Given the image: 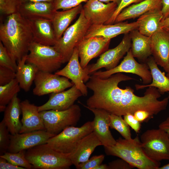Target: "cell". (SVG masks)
<instances>
[{
    "label": "cell",
    "instance_id": "obj_48",
    "mask_svg": "<svg viewBox=\"0 0 169 169\" xmlns=\"http://www.w3.org/2000/svg\"><path fill=\"white\" fill-rule=\"evenodd\" d=\"M161 26L162 29H169V16L162 20L161 23Z\"/></svg>",
    "mask_w": 169,
    "mask_h": 169
},
{
    "label": "cell",
    "instance_id": "obj_41",
    "mask_svg": "<svg viewBox=\"0 0 169 169\" xmlns=\"http://www.w3.org/2000/svg\"><path fill=\"white\" fill-rule=\"evenodd\" d=\"M16 72L8 68L0 66V85L8 84L16 78Z\"/></svg>",
    "mask_w": 169,
    "mask_h": 169
},
{
    "label": "cell",
    "instance_id": "obj_22",
    "mask_svg": "<svg viewBox=\"0 0 169 169\" xmlns=\"http://www.w3.org/2000/svg\"><path fill=\"white\" fill-rule=\"evenodd\" d=\"M102 146L100 140L94 132L81 139L69 157L75 167L89 159L98 146Z\"/></svg>",
    "mask_w": 169,
    "mask_h": 169
},
{
    "label": "cell",
    "instance_id": "obj_4",
    "mask_svg": "<svg viewBox=\"0 0 169 169\" xmlns=\"http://www.w3.org/2000/svg\"><path fill=\"white\" fill-rule=\"evenodd\" d=\"M25 157L36 169H67L73 165L69 156L55 151L47 143L26 150Z\"/></svg>",
    "mask_w": 169,
    "mask_h": 169
},
{
    "label": "cell",
    "instance_id": "obj_17",
    "mask_svg": "<svg viewBox=\"0 0 169 169\" xmlns=\"http://www.w3.org/2000/svg\"><path fill=\"white\" fill-rule=\"evenodd\" d=\"M82 96L81 92L74 84L67 90L51 93L45 103L38 106V110L41 112L50 110H67L72 107L75 101Z\"/></svg>",
    "mask_w": 169,
    "mask_h": 169
},
{
    "label": "cell",
    "instance_id": "obj_45",
    "mask_svg": "<svg viewBox=\"0 0 169 169\" xmlns=\"http://www.w3.org/2000/svg\"><path fill=\"white\" fill-rule=\"evenodd\" d=\"M0 169H25L24 168L14 165L5 159L0 157Z\"/></svg>",
    "mask_w": 169,
    "mask_h": 169
},
{
    "label": "cell",
    "instance_id": "obj_10",
    "mask_svg": "<svg viewBox=\"0 0 169 169\" xmlns=\"http://www.w3.org/2000/svg\"><path fill=\"white\" fill-rule=\"evenodd\" d=\"M134 58L130 49L119 65L110 70L96 71L92 74L103 79L117 73H131L140 77L143 84H147L151 83L152 77L148 65L146 63L138 62Z\"/></svg>",
    "mask_w": 169,
    "mask_h": 169
},
{
    "label": "cell",
    "instance_id": "obj_55",
    "mask_svg": "<svg viewBox=\"0 0 169 169\" xmlns=\"http://www.w3.org/2000/svg\"><path fill=\"white\" fill-rule=\"evenodd\" d=\"M165 30L167 32V33H168V34H169V29H165Z\"/></svg>",
    "mask_w": 169,
    "mask_h": 169
},
{
    "label": "cell",
    "instance_id": "obj_11",
    "mask_svg": "<svg viewBox=\"0 0 169 169\" xmlns=\"http://www.w3.org/2000/svg\"><path fill=\"white\" fill-rule=\"evenodd\" d=\"M131 42L128 33L125 34L119 44L115 48L108 49L100 55L94 64L88 65V72L92 74L102 68L106 70L116 67L120 60L130 49Z\"/></svg>",
    "mask_w": 169,
    "mask_h": 169
},
{
    "label": "cell",
    "instance_id": "obj_9",
    "mask_svg": "<svg viewBox=\"0 0 169 169\" xmlns=\"http://www.w3.org/2000/svg\"><path fill=\"white\" fill-rule=\"evenodd\" d=\"M142 148L152 160L160 162L169 160V136L158 128L147 130L140 136Z\"/></svg>",
    "mask_w": 169,
    "mask_h": 169
},
{
    "label": "cell",
    "instance_id": "obj_7",
    "mask_svg": "<svg viewBox=\"0 0 169 169\" xmlns=\"http://www.w3.org/2000/svg\"><path fill=\"white\" fill-rule=\"evenodd\" d=\"M28 52L26 62L34 65L39 71L52 73L63 64L62 56L54 46L33 42L29 46Z\"/></svg>",
    "mask_w": 169,
    "mask_h": 169
},
{
    "label": "cell",
    "instance_id": "obj_23",
    "mask_svg": "<svg viewBox=\"0 0 169 169\" xmlns=\"http://www.w3.org/2000/svg\"><path fill=\"white\" fill-rule=\"evenodd\" d=\"M28 21L32 32L33 42L46 45L53 46L55 45L57 39L51 19L38 18Z\"/></svg>",
    "mask_w": 169,
    "mask_h": 169
},
{
    "label": "cell",
    "instance_id": "obj_43",
    "mask_svg": "<svg viewBox=\"0 0 169 169\" xmlns=\"http://www.w3.org/2000/svg\"><path fill=\"white\" fill-rule=\"evenodd\" d=\"M108 165L109 169H131L134 168L127 162L121 158L110 162Z\"/></svg>",
    "mask_w": 169,
    "mask_h": 169
},
{
    "label": "cell",
    "instance_id": "obj_37",
    "mask_svg": "<svg viewBox=\"0 0 169 169\" xmlns=\"http://www.w3.org/2000/svg\"><path fill=\"white\" fill-rule=\"evenodd\" d=\"M89 0H54L53 5L54 11L66 10L76 7Z\"/></svg>",
    "mask_w": 169,
    "mask_h": 169
},
{
    "label": "cell",
    "instance_id": "obj_16",
    "mask_svg": "<svg viewBox=\"0 0 169 169\" xmlns=\"http://www.w3.org/2000/svg\"><path fill=\"white\" fill-rule=\"evenodd\" d=\"M118 4L105 3L98 0H89L83 7L86 18L91 25L105 24L113 14Z\"/></svg>",
    "mask_w": 169,
    "mask_h": 169
},
{
    "label": "cell",
    "instance_id": "obj_2",
    "mask_svg": "<svg viewBox=\"0 0 169 169\" xmlns=\"http://www.w3.org/2000/svg\"><path fill=\"white\" fill-rule=\"evenodd\" d=\"M0 40L17 61L27 55L33 36L28 20L18 12L8 15L0 25Z\"/></svg>",
    "mask_w": 169,
    "mask_h": 169
},
{
    "label": "cell",
    "instance_id": "obj_49",
    "mask_svg": "<svg viewBox=\"0 0 169 169\" xmlns=\"http://www.w3.org/2000/svg\"><path fill=\"white\" fill-rule=\"evenodd\" d=\"M54 0H18L19 4L26 2H53Z\"/></svg>",
    "mask_w": 169,
    "mask_h": 169
},
{
    "label": "cell",
    "instance_id": "obj_39",
    "mask_svg": "<svg viewBox=\"0 0 169 169\" xmlns=\"http://www.w3.org/2000/svg\"><path fill=\"white\" fill-rule=\"evenodd\" d=\"M105 157L103 154L93 156L86 161L79 164L76 168L77 169H95L102 164Z\"/></svg>",
    "mask_w": 169,
    "mask_h": 169
},
{
    "label": "cell",
    "instance_id": "obj_53",
    "mask_svg": "<svg viewBox=\"0 0 169 169\" xmlns=\"http://www.w3.org/2000/svg\"><path fill=\"white\" fill-rule=\"evenodd\" d=\"M164 70H165L166 72L167 73L169 72V59L167 65L166 67L165 68V69H164Z\"/></svg>",
    "mask_w": 169,
    "mask_h": 169
},
{
    "label": "cell",
    "instance_id": "obj_12",
    "mask_svg": "<svg viewBox=\"0 0 169 169\" xmlns=\"http://www.w3.org/2000/svg\"><path fill=\"white\" fill-rule=\"evenodd\" d=\"M34 82L35 86L33 93L38 96L63 91L74 85L66 77L40 71L37 73Z\"/></svg>",
    "mask_w": 169,
    "mask_h": 169
},
{
    "label": "cell",
    "instance_id": "obj_38",
    "mask_svg": "<svg viewBox=\"0 0 169 169\" xmlns=\"http://www.w3.org/2000/svg\"><path fill=\"white\" fill-rule=\"evenodd\" d=\"M19 4L18 0H0V13L8 15L15 13Z\"/></svg>",
    "mask_w": 169,
    "mask_h": 169
},
{
    "label": "cell",
    "instance_id": "obj_18",
    "mask_svg": "<svg viewBox=\"0 0 169 169\" xmlns=\"http://www.w3.org/2000/svg\"><path fill=\"white\" fill-rule=\"evenodd\" d=\"M78 102L94 114L93 132L100 140L102 146H108L114 145L116 140L113 136L110 130L109 115L110 113L104 110L91 108L79 101Z\"/></svg>",
    "mask_w": 169,
    "mask_h": 169
},
{
    "label": "cell",
    "instance_id": "obj_1",
    "mask_svg": "<svg viewBox=\"0 0 169 169\" xmlns=\"http://www.w3.org/2000/svg\"><path fill=\"white\" fill-rule=\"evenodd\" d=\"M133 79H134L121 73L103 79L91 74L86 85L93 94L87 100L86 105L121 116L128 113L133 114L139 110L148 111L153 116L166 109L169 95L159 100L161 95L155 87H148L144 95L139 96L134 94V89L130 86L125 89L118 86L122 81Z\"/></svg>",
    "mask_w": 169,
    "mask_h": 169
},
{
    "label": "cell",
    "instance_id": "obj_47",
    "mask_svg": "<svg viewBox=\"0 0 169 169\" xmlns=\"http://www.w3.org/2000/svg\"><path fill=\"white\" fill-rule=\"evenodd\" d=\"M158 127L166 132L169 136V117L161 122Z\"/></svg>",
    "mask_w": 169,
    "mask_h": 169
},
{
    "label": "cell",
    "instance_id": "obj_32",
    "mask_svg": "<svg viewBox=\"0 0 169 169\" xmlns=\"http://www.w3.org/2000/svg\"><path fill=\"white\" fill-rule=\"evenodd\" d=\"M20 86L16 78L9 83L0 85V111H4L7 105L20 91Z\"/></svg>",
    "mask_w": 169,
    "mask_h": 169
},
{
    "label": "cell",
    "instance_id": "obj_3",
    "mask_svg": "<svg viewBox=\"0 0 169 169\" xmlns=\"http://www.w3.org/2000/svg\"><path fill=\"white\" fill-rule=\"evenodd\" d=\"M111 146H104L105 154L118 157L139 169H158L160 162L148 157L144 151L138 136L127 140L119 137Z\"/></svg>",
    "mask_w": 169,
    "mask_h": 169
},
{
    "label": "cell",
    "instance_id": "obj_31",
    "mask_svg": "<svg viewBox=\"0 0 169 169\" xmlns=\"http://www.w3.org/2000/svg\"><path fill=\"white\" fill-rule=\"evenodd\" d=\"M27 55L18 61L16 78L20 87L26 92L28 91L39 71L33 64L26 62Z\"/></svg>",
    "mask_w": 169,
    "mask_h": 169
},
{
    "label": "cell",
    "instance_id": "obj_36",
    "mask_svg": "<svg viewBox=\"0 0 169 169\" xmlns=\"http://www.w3.org/2000/svg\"><path fill=\"white\" fill-rule=\"evenodd\" d=\"M2 120L0 123V155L8 151L10 142V135Z\"/></svg>",
    "mask_w": 169,
    "mask_h": 169
},
{
    "label": "cell",
    "instance_id": "obj_34",
    "mask_svg": "<svg viewBox=\"0 0 169 169\" xmlns=\"http://www.w3.org/2000/svg\"><path fill=\"white\" fill-rule=\"evenodd\" d=\"M26 150H22L16 153H11L7 151L0 157L5 159L8 162L18 166L24 168L25 169L33 168L30 164L25 157Z\"/></svg>",
    "mask_w": 169,
    "mask_h": 169
},
{
    "label": "cell",
    "instance_id": "obj_15",
    "mask_svg": "<svg viewBox=\"0 0 169 169\" xmlns=\"http://www.w3.org/2000/svg\"><path fill=\"white\" fill-rule=\"evenodd\" d=\"M54 136L45 130L36 131L14 135H10V142L8 151L16 153L26 150L38 145L46 143Z\"/></svg>",
    "mask_w": 169,
    "mask_h": 169
},
{
    "label": "cell",
    "instance_id": "obj_5",
    "mask_svg": "<svg viewBox=\"0 0 169 169\" xmlns=\"http://www.w3.org/2000/svg\"><path fill=\"white\" fill-rule=\"evenodd\" d=\"M91 25L82 10L77 19L66 29L53 46L62 56L63 64L68 62L75 48L84 38Z\"/></svg>",
    "mask_w": 169,
    "mask_h": 169
},
{
    "label": "cell",
    "instance_id": "obj_35",
    "mask_svg": "<svg viewBox=\"0 0 169 169\" xmlns=\"http://www.w3.org/2000/svg\"><path fill=\"white\" fill-rule=\"evenodd\" d=\"M16 61L0 41V66L8 68L16 72L18 65Z\"/></svg>",
    "mask_w": 169,
    "mask_h": 169
},
{
    "label": "cell",
    "instance_id": "obj_8",
    "mask_svg": "<svg viewBox=\"0 0 169 169\" xmlns=\"http://www.w3.org/2000/svg\"><path fill=\"white\" fill-rule=\"evenodd\" d=\"M79 105L74 104L63 110H50L39 112L45 130L56 135L67 127L75 126L81 116Z\"/></svg>",
    "mask_w": 169,
    "mask_h": 169
},
{
    "label": "cell",
    "instance_id": "obj_19",
    "mask_svg": "<svg viewBox=\"0 0 169 169\" xmlns=\"http://www.w3.org/2000/svg\"><path fill=\"white\" fill-rule=\"evenodd\" d=\"M138 26L137 21L131 23L122 22L114 24L91 25L84 38L101 36L111 39L119 35L138 29Z\"/></svg>",
    "mask_w": 169,
    "mask_h": 169
},
{
    "label": "cell",
    "instance_id": "obj_27",
    "mask_svg": "<svg viewBox=\"0 0 169 169\" xmlns=\"http://www.w3.org/2000/svg\"><path fill=\"white\" fill-rule=\"evenodd\" d=\"M83 7L81 4L70 9L54 11L51 20L57 40L62 36L72 21L80 14Z\"/></svg>",
    "mask_w": 169,
    "mask_h": 169
},
{
    "label": "cell",
    "instance_id": "obj_54",
    "mask_svg": "<svg viewBox=\"0 0 169 169\" xmlns=\"http://www.w3.org/2000/svg\"><path fill=\"white\" fill-rule=\"evenodd\" d=\"M166 76L169 78V72L167 73V74L166 75Z\"/></svg>",
    "mask_w": 169,
    "mask_h": 169
},
{
    "label": "cell",
    "instance_id": "obj_25",
    "mask_svg": "<svg viewBox=\"0 0 169 169\" xmlns=\"http://www.w3.org/2000/svg\"><path fill=\"white\" fill-rule=\"evenodd\" d=\"M129 33L131 42V49L133 55L141 63H146L151 55V37L142 34L137 29Z\"/></svg>",
    "mask_w": 169,
    "mask_h": 169
},
{
    "label": "cell",
    "instance_id": "obj_24",
    "mask_svg": "<svg viewBox=\"0 0 169 169\" xmlns=\"http://www.w3.org/2000/svg\"><path fill=\"white\" fill-rule=\"evenodd\" d=\"M54 10L53 3L26 2L20 3L18 12L28 20L38 18L52 19Z\"/></svg>",
    "mask_w": 169,
    "mask_h": 169
},
{
    "label": "cell",
    "instance_id": "obj_13",
    "mask_svg": "<svg viewBox=\"0 0 169 169\" xmlns=\"http://www.w3.org/2000/svg\"><path fill=\"white\" fill-rule=\"evenodd\" d=\"M79 58L78 50L76 47L67 65L55 74L71 80V82L81 92L83 96H86L88 94V88L84 82L89 80L90 76L87 66L83 69Z\"/></svg>",
    "mask_w": 169,
    "mask_h": 169
},
{
    "label": "cell",
    "instance_id": "obj_46",
    "mask_svg": "<svg viewBox=\"0 0 169 169\" xmlns=\"http://www.w3.org/2000/svg\"><path fill=\"white\" fill-rule=\"evenodd\" d=\"M161 11L164 19L169 16V0H161Z\"/></svg>",
    "mask_w": 169,
    "mask_h": 169
},
{
    "label": "cell",
    "instance_id": "obj_21",
    "mask_svg": "<svg viewBox=\"0 0 169 169\" xmlns=\"http://www.w3.org/2000/svg\"><path fill=\"white\" fill-rule=\"evenodd\" d=\"M151 55L156 64L164 69L169 59V34L161 29L151 37Z\"/></svg>",
    "mask_w": 169,
    "mask_h": 169
},
{
    "label": "cell",
    "instance_id": "obj_33",
    "mask_svg": "<svg viewBox=\"0 0 169 169\" xmlns=\"http://www.w3.org/2000/svg\"><path fill=\"white\" fill-rule=\"evenodd\" d=\"M122 116L110 114L109 115L110 127L117 131L124 138L130 139L132 138L130 127Z\"/></svg>",
    "mask_w": 169,
    "mask_h": 169
},
{
    "label": "cell",
    "instance_id": "obj_30",
    "mask_svg": "<svg viewBox=\"0 0 169 169\" xmlns=\"http://www.w3.org/2000/svg\"><path fill=\"white\" fill-rule=\"evenodd\" d=\"M146 64L151 72L152 82L148 84H136L135 85L136 89L138 90L153 87L156 88L161 95L169 91V78L165 75L164 72H161L159 69L153 57H150Z\"/></svg>",
    "mask_w": 169,
    "mask_h": 169
},
{
    "label": "cell",
    "instance_id": "obj_14",
    "mask_svg": "<svg viewBox=\"0 0 169 169\" xmlns=\"http://www.w3.org/2000/svg\"><path fill=\"white\" fill-rule=\"evenodd\" d=\"M110 40L101 36L83 38L77 46L82 68H85L91 59L107 50Z\"/></svg>",
    "mask_w": 169,
    "mask_h": 169
},
{
    "label": "cell",
    "instance_id": "obj_44",
    "mask_svg": "<svg viewBox=\"0 0 169 169\" xmlns=\"http://www.w3.org/2000/svg\"><path fill=\"white\" fill-rule=\"evenodd\" d=\"M136 119L140 122L147 121L153 117L149 112L145 110H139L136 111L133 114Z\"/></svg>",
    "mask_w": 169,
    "mask_h": 169
},
{
    "label": "cell",
    "instance_id": "obj_51",
    "mask_svg": "<svg viewBox=\"0 0 169 169\" xmlns=\"http://www.w3.org/2000/svg\"><path fill=\"white\" fill-rule=\"evenodd\" d=\"M95 169H109V168L108 165L101 164L96 167Z\"/></svg>",
    "mask_w": 169,
    "mask_h": 169
},
{
    "label": "cell",
    "instance_id": "obj_40",
    "mask_svg": "<svg viewBox=\"0 0 169 169\" xmlns=\"http://www.w3.org/2000/svg\"><path fill=\"white\" fill-rule=\"evenodd\" d=\"M144 0H121L111 18L105 24H113L118 15L124 8L133 3H139Z\"/></svg>",
    "mask_w": 169,
    "mask_h": 169
},
{
    "label": "cell",
    "instance_id": "obj_20",
    "mask_svg": "<svg viewBox=\"0 0 169 169\" xmlns=\"http://www.w3.org/2000/svg\"><path fill=\"white\" fill-rule=\"evenodd\" d=\"M20 106L22 118L20 133L45 130L38 106L31 103L27 100L21 102Z\"/></svg>",
    "mask_w": 169,
    "mask_h": 169
},
{
    "label": "cell",
    "instance_id": "obj_6",
    "mask_svg": "<svg viewBox=\"0 0 169 169\" xmlns=\"http://www.w3.org/2000/svg\"><path fill=\"white\" fill-rule=\"evenodd\" d=\"M93 121H88L80 127L70 126L50 138L46 143L55 151L69 156L79 141L93 132Z\"/></svg>",
    "mask_w": 169,
    "mask_h": 169
},
{
    "label": "cell",
    "instance_id": "obj_42",
    "mask_svg": "<svg viewBox=\"0 0 169 169\" xmlns=\"http://www.w3.org/2000/svg\"><path fill=\"white\" fill-rule=\"evenodd\" d=\"M123 116L124 120L130 127L136 133H138L141 128V122L136 119L133 114L128 113Z\"/></svg>",
    "mask_w": 169,
    "mask_h": 169
},
{
    "label": "cell",
    "instance_id": "obj_26",
    "mask_svg": "<svg viewBox=\"0 0 169 169\" xmlns=\"http://www.w3.org/2000/svg\"><path fill=\"white\" fill-rule=\"evenodd\" d=\"M161 8V0H144L123 9L116 17L114 23L138 18L149 11Z\"/></svg>",
    "mask_w": 169,
    "mask_h": 169
},
{
    "label": "cell",
    "instance_id": "obj_50",
    "mask_svg": "<svg viewBox=\"0 0 169 169\" xmlns=\"http://www.w3.org/2000/svg\"><path fill=\"white\" fill-rule=\"evenodd\" d=\"M101 2L105 3H108L110 2H114L117 3L118 4L120 3L121 0H98Z\"/></svg>",
    "mask_w": 169,
    "mask_h": 169
},
{
    "label": "cell",
    "instance_id": "obj_52",
    "mask_svg": "<svg viewBox=\"0 0 169 169\" xmlns=\"http://www.w3.org/2000/svg\"><path fill=\"white\" fill-rule=\"evenodd\" d=\"M158 169H169V163L166 164L161 167H160Z\"/></svg>",
    "mask_w": 169,
    "mask_h": 169
},
{
    "label": "cell",
    "instance_id": "obj_28",
    "mask_svg": "<svg viewBox=\"0 0 169 169\" xmlns=\"http://www.w3.org/2000/svg\"><path fill=\"white\" fill-rule=\"evenodd\" d=\"M163 19L161 8L153 9L143 14L137 20L139 32L146 36L151 37L161 29V23Z\"/></svg>",
    "mask_w": 169,
    "mask_h": 169
},
{
    "label": "cell",
    "instance_id": "obj_29",
    "mask_svg": "<svg viewBox=\"0 0 169 169\" xmlns=\"http://www.w3.org/2000/svg\"><path fill=\"white\" fill-rule=\"evenodd\" d=\"M20 101L16 95L7 105L4 111L3 119L5 125L11 135L19 133L22 127L20 120L21 113Z\"/></svg>",
    "mask_w": 169,
    "mask_h": 169
}]
</instances>
